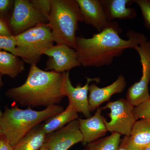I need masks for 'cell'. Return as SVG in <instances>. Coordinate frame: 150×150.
I'll list each match as a JSON object with an SVG mask.
<instances>
[{"label": "cell", "instance_id": "obj_25", "mask_svg": "<svg viewBox=\"0 0 150 150\" xmlns=\"http://www.w3.org/2000/svg\"><path fill=\"white\" fill-rule=\"evenodd\" d=\"M30 1L38 10L48 18L51 9V0H30Z\"/></svg>", "mask_w": 150, "mask_h": 150}, {"label": "cell", "instance_id": "obj_16", "mask_svg": "<svg viewBox=\"0 0 150 150\" xmlns=\"http://www.w3.org/2000/svg\"><path fill=\"white\" fill-rule=\"evenodd\" d=\"M108 20L131 19L137 16L133 8L127 7V5L133 2L130 0H100Z\"/></svg>", "mask_w": 150, "mask_h": 150}, {"label": "cell", "instance_id": "obj_8", "mask_svg": "<svg viewBox=\"0 0 150 150\" xmlns=\"http://www.w3.org/2000/svg\"><path fill=\"white\" fill-rule=\"evenodd\" d=\"M139 54L142 75L139 81L128 89L126 99L134 107L150 99L149 84L150 81V41H146L134 48Z\"/></svg>", "mask_w": 150, "mask_h": 150}, {"label": "cell", "instance_id": "obj_13", "mask_svg": "<svg viewBox=\"0 0 150 150\" xmlns=\"http://www.w3.org/2000/svg\"><path fill=\"white\" fill-rule=\"evenodd\" d=\"M150 144V117L137 120L130 136H125L119 149L140 150Z\"/></svg>", "mask_w": 150, "mask_h": 150}, {"label": "cell", "instance_id": "obj_29", "mask_svg": "<svg viewBox=\"0 0 150 150\" xmlns=\"http://www.w3.org/2000/svg\"><path fill=\"white\" fill-rule=\"evenodd\" d=\"M140 150H150V147L149 146H145L144 147L142 148Z\"/></svg>", "mask_w": 150, "mask_h": 150}, {"label": "cell", "instance_id": "obj_31", "mask_svg": "<svg viewBox=\"0 0 150 150\" xmlns=\"http://www.w3.org/2000/svg\"><path fill=\"white\" fill-rule=\"evenodd\" d=\"M148 146H149L150 147V144H149V145H148Z\"/></svg>", "mask_w": 150, "mask_h": 150}, {"label": "cell", "instance_id": "obj_2", "mask_svg": "<svg viewBox=\"0 0 150 150\" xmlns=\"http://www.w3.org/2000/svg\"><path fill=\"white\" fill-rule=\"evenodd\" d=\"M65 73L44 71L37 65H31L24 83L8 89L6 96L16 103L30 108L58 105L65 97Z\"/></svg>", "mask_w": 150, "mask_h": 150}, {"label": "cell", "instance_id": "obj_3", "mask_svg": "<svg viewBox=\"0 0 150 150\" xmlns=\"http://www.w3.org/2000/svg\"><path fill=\"white\" fill-rule=\"evenodd\" d=\"M64 110V108L59 105L48 106L39 111L30 108L21 109L18 105L9 108L6 105L0 118V128L4 137L13 147L35 126Z\"/></svg>", "mask_w": 150, "mask_h": 150}, {"label": "cell", "instance_id": "obj_6", "mask_svg": "<svg viewBox=\"0 0 150 150\" xmlns=\"http://www.w3.org/2000/svg\"><path fill=\"white\" fill-rule=\"evenodd\" d=\"M48 18L38 10L29 0H14L13 11L9 27L13 36L40 24H47Z\"/></svg>", "mask_w": 150, "mask_h": 150}, {"label": "cell", "instance_id": "obj_20", "mask_svg": "<svg viewBox=\"0 0 150 150\" xmlns=\"http://www.w3.org/2000/svg\"><path fill=\"white\" fill-rule=\"evenodd\" d=\"M121 136L118 133H112L108 137L88 144L86 150H119Z\"/></svg>", "mask_w": 150, "mask_h": 150}, {"label": "cell", "instance_id": "obj_4", "mask_svg": "<svg viewBox=\"0 0 150 150\" xmlns=\"http://www.w3.org/2000/svg\"><path fill=\"white\" fill-rule=\"evenodd\" d=\"M51 9L48 18L54 42L75 49L76 32L79 22H83L76 0H51Z\"/></svg>", "mask_w": 150, "mask_h": 150}, {"label": "cell", "instance_id": "obj_12", "mask_svg": "<svg viewBox=\"0 0 150 150\" xmlns=\"http://www.w3.org/2000/svg\"><path fill=\"white\" fill-rule=\"evenodd\" d=\"M83 22L91 25L98 33L110 28H121L115 22L109 21L104 13L100 0H76Z\"/></svg>", "mask_w": 150, "mask_h": 150}, {"label": "cell", "instance_id": "obj_5", "mask_svg": "<svg viewBox=\"0 0 150 150\" xmlns=\"http://www.w3.org/2000/svg\"><path fill=\"white\" fill-rule=\"evenodd\" d=\"M16 56L29 64L37 65L44 51L53 46L50 28L40 24L15 36Z\"/></svg>", "mask_w": 150, "mask_h": 150}, {"label": "cell", "instance_id": "obj_27", "mask_svg": "<svg viewBox=\"0 0 150 150\" xmlns=\"http://www.w3.org/2000/svg\"><path fill=\"white\" fill-rule=\"evenodd\" d=\"M0 150H13V147L4 137L0 140Z\"/></svg>", "mask_w": 150, "mask_h": 150}, {"label": "cell", "instance_id": "obj_7", "mask_svg": "<svg viewBox=\"0 0 150 150\" xmlns=\"http://www.w3.org/2000/svg\"><path fill=\"white\" fill-rule=\"evenodd\" d=\"M134 106L124 98L109 102L102 108H108L110 112L108 114L110 121L104 123L107 131L117 133L129 137L131 134L135 122L137 121L133 113Z\"/></svg>", "mask_w": 150, "mask_h": 150}, {"label": "cell", "instance_id": "obj_18", "mask_svg": "<svg viewBox=\"0 0 150 150\" xmlns=\"http://www.w3.org/2000/svg\"><path fill=\"white\" fill-rule=\"evenodd\" d=\"M24 70V62L20 57L7 51H0V74L14 79Z\"/></svg>", "mask_w": 150, "mask_h": 150}, {"label": "cell", "instance_id": "obj_24", "mask_svg": "<svg viewBox=\"0 0 150 150\" xmlns=\"http://www.w3.org/2000/svg\"><path fill=\"white\" fill-rule=\"evenodd\" d=\"M133 113L136 120L150 117V98L134 107Z\"/></svg>", "mask_w": 150, "mask_h": 150}, {"label": "cell", "instance_id": "obj_28", "mask_svg": "<svg viewBox=\"0 0 150 150\" xmlns=\"http://www.w3.org/2000/svg\"><path fill=\"white\" fill-rule=\"evenodd\" d=\"M2 76L0 74V89H1V88L4 86V83L2 81ZM3 112H1V110H0V118L1 117L2 115Z\"/></svg>", "mask_w": 150, "mask_h": 150}, {"label": "cell", "instance_id": "obj_22", "mask_svg": "<svg viewBox=\"0 0 150 150\" xmlns=\"http://www.w3.org/2000/svg\"><path fill=\"white\" fill-rule=\"evenodd\" d=\"M2 50L16 56V41L15 36L0 35V51Z\"/></svg>", "mask_w": 150, "mask_h": 150}, {"label": "cell", "instance_id": "obj_30", "mask_svg": "<svg viewBox=\"0 0 150 150\" xmlns=\"http://www.w3.org/2000/svg\"><path fill=\"white\" fill-rule=\"evenodd\" d=\"M4 135H3V133L1 129L0 128V140L2 138L4 137Z\"/></svg>", "mask_w": 150, "mask_h": 150}, {"label": "cell", "instance_id": "obj_17", "mask_svg": "<svg viewBox=\"0 0 150 150\" xmlns=\"http://www.w3.org/2000/svg\"><path fill=\"white\" fill-rule=\"evenodd\" d=\"M78 112L69 105L63 112L48 118L40 125L47 135L62 129L71 121L78 119Z\"/></svg>", "mask_w": 150, "mask_h": 150}, {"label": "cell", "instance_id": "obj_11", "mask_svg": "<svg viewBox=\"0 0 150 150\" xmlns=\"http://www.w3.org/2000/svg\"><path fill=\"white\" fill-rule=\"evenodd\" d=\"M83 140L77 119L58 131L46 135L45 143L48 150H68L76 144L82 142Z\"/></svg>", "mask_w": 150, "mask_h": 150}, {"label": "cell", "instance_id": "obj_21", "mask_svg": "<svg viewBox=\"0 0 150 150\" xmlns=\"http://www.w3.org/2000/svg\"><path fill=\"white\" fill-rule=\"evenodd\" d=\"M14 5V0H0V18L8 25L13 11Z\"/></svg>", "mask_w": 150, "mask_h": 150}, {"label": "cell", "instance_id": "obj_32", "mask_svg": "<svg viewBox=\"0 0 150 150\" xmlns=\"http://www.w3.org/2000/svg\"></svg>", "mask_w": 150, "mask_h": 150}, {"label": "cell", "instance_id": "obj_15", "mask_svg": "<svg viewBox=\"0 0 150 150\" xmlns=\"http://www.w3.org/2000/svg\"><path fill=\"white\" fill-rule=\"evenodd\" d=\"M103 108L99 107L93 116L86 119L78 118L79 129L84 144L95 142L106 134L107 129L105 118L101 115Z\"/></svg>", "mask_w": 150, "mask_h": 150}, {"label": "cell", "instance_id": "obj_19", "mask_svg": "<svg viewBox=\"0 0 150 150\" xmlns=\"http://www.w3.org/2000/svg\"><path fill=\"white\" fill-rule=\"evenodd\" d=\"M46 136L39 124L28 133L13 147V150H39L45 144Z\"/></svg>", "mask_w": 150, "mask_h": 150}, {"label": "cell", "instance_id": "obj_26", "mask_svg": "<svg viewBox=\"0 0 150 150\" xmlns=\"http://www.w3.org/2000/svg\"><path fill=\"white\" fill-rule=\"evenodd\" d=\"M0 35L3 36H13L8 25L0 18Z\"/></svg>", "mask_w": 150, "mask_h": 150}, {"label": "cell", "instance_id": "obj_14", "mask_svg": "<svg viewBox=\"0 0 150 150\" xmlns=\"http://www.w3.org/2000/svg\"><path fill=\"white\" fill-rule=\"evenodd\" d=\"M126 85V81L123 75H119L116 81L105 87L99 88L95 83L90 85L88 102L91 112L98 108L103 103L109 100L113 95L122 93Z\"/></svg>", "mask_w": 150, "mask_h": 150}, {"label": "cell", "instance_id": "obj_10", "mask_svg": "<svg viewBox=\"0 0 150 150\" xmlns=\"http://www.w3.org/2000/svg\"><path fill=\"white\" fill-rule=\"evenodd\" d=\"M93 81L99 82V78H87V82L84 86H81L79 84L74 87L70 81L69 73L66 72L63 85V91L65 96L68 97L69 100V105L77 112H81L86 118L91 117L89 109L88 97L89 83Z\"/></svg>", "mask_w": 150, "mask_h": 150}, {"label": "cell", "instance_id": "obj_23", "mask_svg": "<svg viewBox=\"0 0 150 150\" xmlns=\"http://www.w3.org/2000/svg\"><path fill=\"white\" fill-rule=\"evenodd\" d=\"M142 11L145 27L150 30V0H134Z\"/></svg>", "mask_w": 150, "mask_h": 150}, {"label": "cell", "instance_id": "obj_1", "mask_svg": "<svg viewBox=\"0 0 150 150\" xmlns=\"http://www.w3.org/2000/svg\"><path fill=\"white\" fill-rule=\"evenodd\" d=\"M121 28H110L94 34L90 38L76 36L74 50L81 66L100 67L110 65L123 51L147 41L144 34L134 30L126 33L124 40L119 34Z\"/></svg>", "mask_w": 150, "mask_h": 150}, {"label": "cell", "instance_id": "obj_9", "mask_svg": "<svg viewBox=\"0 0 150 150\" xmlns=\"http://www.w3.org/2000/svg\"><path fill=\"white\" fill-rule=\"evenodd\" d=\"M43 55L48 57L45 71L62 73L81 66L74 49L65 45H53Z\"/></svg>", "mask_w": 150, "mask_h": 150}]
</instances>
